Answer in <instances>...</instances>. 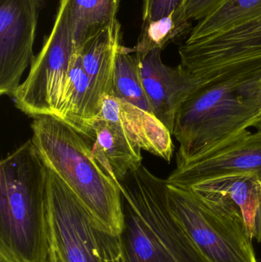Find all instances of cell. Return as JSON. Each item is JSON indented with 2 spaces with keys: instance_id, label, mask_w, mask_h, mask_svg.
Wrapping results in <instances>:
<instances>
[{
  "instance_id": "obj_18",
  "label": "cell",
  "mask_w": 261,
  "mask_h": 262,
  "mask_svg": "<svg viewBox=\"0 0 261 262\" xmlns=\"http://www.w3.org/2000/svg\"><path fill=\"white\" fill-rule=\"evenodd\" d=\"M89 95V80L79 52L74 55L67 81L58 102L55 118L84 135L85 112Z\"/></svg>"
},
{
  "instance_id": "obj_19",
  "label": "cell",
  "mask_w": 261,
  "mask_h": 262,
  "mask_svg": "<svg viewBox=\"0 0 261 262\" xmlns=\"http://www.w3.org/2000/svg\"><path fill=\"white\" fill-rule=\"evenodd\" d=\"M113 96L153 114L144 90L137 58L123 45L118 48L115 58Z\"/></svg>"
},
{
  "instance_id": "obj_7",
  "label": "cell",
  "mask_w": 261,
  "mask_h": 262,
  "mask_svg": "<svg viewBox=\"0 0 261 262\" xmlns=\"http://www.w3.org/2000/svg\"><path fill=\"white\" fill-rule=\"evenodd\" d=\"M77 51L67 15L58 6L52 32L34 58L27 78L12 94L17 108L33 118L55 117Z\"/></svg>"
},
{
  "instance_id": "obj_1",
  "label": "cell",
  "mask_w": 261,
  "mask_h": 262,
  "mask_svg": "<svg viewBox=\"0 0 261 262\" xmlns=\"http://www.w3.org/2000/svg\"><path fill=\"white\" fill-rule=\"evenodd\" d=\"M261 62L205 78L176 113L173 135L179 143L176 164L191 160L250 127L261 126Z\"/></svg>"
},
{
  "instance_id": "obj_10",
  "label": "cell",
  "mask_w": 261,
  "mask_h": 262,
  "mask_svg": "<svg viewBox=\"0 0 261 262\" xmlns=\"http://www.w3.org/2000/svg\"><path fill=\"white\" fill-rule=\"evenodd\" d=\"M234 174L254 175L261 181V129L254 134L243 131L191 160L177 163L165 181L188 188Z\"/></svg>"
},
{
  "instance_id": "obj_16",
  "label": "cell",
  "mask_w": 261,
  "mask_h": 262,
  "mask_svg": "<svg viewBox=\"0 0 261 262\" xmlns=\"http://www.w3.org/2000/svg\"><path fill=\"white\" fill-rule=\"evenodd\" d=\"M121 0H59L65 12L77 50L117 21Z\"/></svg>"
},
{
  "instance_id": "obj_25",
  "label": "cell",
  "mask_w": 261,
  "mask_h": 262,
  "mask_svg": "<svg viewBox=\"0 0 261 262\" xmlns=\"http://www.w3.org/2000/svg\"><path fill=\"white\" fill-rule=\"evenodd\" d=\"M258 90H259V100H260V105H261V78H260V81H259V88H258Z\"/></svg>"
},
{
  "instance_id": "obj_6",
  "label": "cell",
  "mask_w": 261,
  "mask_h": 262,
  "mask_svg": "<svg viewBox=\"0 0 261 262\" xmlns=\"http://www.w3.org/2000/svg\"><path fill=\"white\" fill-rule=\"evenodd\" d=\"M167 184L173 216L209 262H257L242 219L198 196L191 189Z\"/></svg>"
},
{
  "instance_id": "obj_3",
  "label": "cell",
  "mask_w": 261,
  "mask_h": 262,
  "mask_svg": "<svg viewBox=\"0 0 261 262\" xmlns=\"http://www.w3.org/2000/svg\"><path fill=\"white\" fill-rule=\"evenodd\" d=\"M31 138L45 166L82 203L96 223L113 235L124 229L121 185L93 155L88 139L52 116L34 118Z\"/></svg>"
},
{
  "instance_id": "obj_21",
  "label": "cell",
  "mask_w": 261,
  "mask_h": 262,
  "mask_svg": "<svg viewBox=\"0 0 261 262\" xmlns=\"http://www.w3.org/2000/svg\"><path fill=\"white\" fill-rule=\"evenodd\" d=\"M186 3L187 0H143V24L156 21L173 13H186Z\"/></svg>"
},
{
  "instance_id": "obj_13",
  "label": "cell",
  "mask_w": 261,
  "mask_h": 262,
  "mask_svg": "<svg viewBox=\"0 0 261 262\" xmlns=\"http://www.w3.org/2000/svg\"><path fill=\"white\" fill-rule=\"evenodd\" d=\"M98 116L119 128L141 149L171 161L175 149L173 134L153 114L109 95L103 99Z\"/></svg>"
},
{
  "instance_id": "obj_11",
  "label": "cell",
  "mask_w": 261,
  "mask_h": 262,
  "mask_svg": "<svg viewBox=\"0 0 261 262\" xmlns=\"http://www.w3.org/2000/svg\"><path fill=\"white\" fill-rule=\"evenodd\" d=\"M161 52L154 49L145 55H135L153 114L173 134L178 110L205 79L195 76L181 64L170 67L164 64Z\"/></svg>"
},
{
  "instance_id": "obj_8",
  "label": "cell",
  "mask_w": 261,
  "mask_h": 262,
  "mask_svg": "<svg viewBox=\"0 0 261 262\" xmlns=\"http://www.w3.org/2000/svg\"><path fill=\"white\" fill-rule=\"evenodd\" d=\"M180 64L195 76L208 78L244 64L261 62V17L224 33L185 41Z\"/></svg>"
},
{
  "instance_id": "obj_4",
  "label": "cell",
  "mask_w": 261,
  "mask_h": 262,
  "mask_svg": "<svg viewBox=\"0 0 261 262\" xmlns=\"http://www.w3.org/2000/svg\"><path fill=\"white\" fill-rule=\"evenodd\" d=\"M120 183L127 262H209L173 216L165 180L141 165Z\"/></svg>"
},
{
  "instance_id": "obj_2",
  "label": "cell",
  "mask_w": 261,
  "mask_h": 262,
  "mask_svg": "<svg viewBox=\"0 0 261 262\" xmlns=\"http://www.w3.org/2000/svg\"><path fill=\"white\" fill-rule=\"evenodd\" d=\"M48 170L32 140L0 163V262H48Z\"/></svg>"
},
{
  "instance_id": "obj_23",
  "label": "cell",
  "mask_w": 261,
  "mask_h": 262,
  "mask_svg": "<svg viewBox=\"0 0 261 262\" xmlns=\"http://www.w3.org/2000/svg\"><path fill=\"white\" fill-rule=\"evenodd\" d=\"M256 229H257V233H256L255 238L258 243H261V201L258 213H257V222H256Z\"/></svg>"
},
{
  "instance_id": "obj_9",
  "label": "cell",
  "mask_w": 261,
  "mask_h": 262,
  "mask_svg": "<svg viewBox=\"0 0 261 262\" xmlns=\"http://www.w3.org/2000/svg\"><path fill=\"white\" fill-rule=\"evenodd\" d=\"M46 0H0V94L12 95L34 56L40 12Z\"/></svg>"
},
{
  "instance_id": "obj_5",
  "label": "cell",
  "mask_w": 261,
  "mask_h": 262,
  "mask_svg": "<svg viewBox=\"0 0 261 262\" xmlns=\"http://www.w3.org/2000/svg\"><path fill=\"white\" fill-rule=\"evenodd\" d=\"M48 170L50 250L59 262H127L121 235L103 229L62 180Z\"/></svg>"
},
{
  "instance_id": "obj_22",
  "label": "cell",
  "mask_w": 261,
  "mask_h": 262,
  "mask_svg": "<svg viewBox=\"0 0 261 262\" xmlns=\"http://www.w3.org/2000/svg\"><path fill=\"white\" fill-rule=\"evenodd\" d=\"M225 0H187V16L190 21H200Z\"/></svg>"
},
{
  "instance_id": "obj_12",
  "label": "cell",
  "mask_w": 261,
  "mask_h": 262,
  "mask_svg": "<svg viewBox=\"0 0 261 262\" xmlns=\"http://www.w3.org/2000/svg\"><path fill=\"white\" fill-rule=\"evenodd\" d=\"M121 39V26L117 20L78 50L89 80L85 131L83 135L87 138L90 135V124L101 112L103 99L113 95L115 58Z\"/></svg>"
},
{
  "instance_id": "obj_17",
  "label": "cell",
  "mask_w": 261,
  "mask_h": 262,
  "mask_svg": "<svg viewBox=\"0 0 261 262\" xmlns=\"http://www.w3.org/2000/svg\"><path fill=\"white\" fill-rule=\"evenodd\" d=\"M261 17V0H225L198 21L186 41H196L224 33Z\"/></svg>"
},
{
  "instance_id": "obj_15",
  "label": "cell",
  "mask_w": 261,
  "mask_h": 262,
  "mask_svg": "<svg viewBox=\"0 0 261 262\" xmlns=\"http://www.w3.org/2000/svg\"><path fill=\"white\" fill-rule=\"evenodd\" d=\"M87 139L95 158L117 184L143 165L142 149L101 117H97L90 124Z\"/></svg>"
},
{
  "instance_id": "obj_14",
  "label": "cell",
  "mask_w": 261,
  "mask_h": 262,
  "mask_svg": "<svg viewBox=\"0 0 261 262\" xmlns=\"http://www.w3.org/2000/svg\"><path fill=\"white\" fill-rule=\"evenodd\" d=\"M188 188L223 212L243 220L250 236L255 238L261 201V181L258 177L249 174L224 176Z\"/></svg>"
},
{
  "instance_id": "obj_24",
  "label": "cell",
  "mask_w": 261,
  "mask_h": 262,
  "mask_svg": "<svg viewBox=\"0 0 261 262\" xmlns=\"http://www.w3.org/2000/svg\"><path fill=\"white\" fill-rule=\"evenodd\" d=\"M48 262H59L58 258H57L56 255L50 250V253H49V261Z\"/></svg>"
},
{
  "instance_id": "obj_20",
  "label": "cell",
  "mask_w": 261,
  "mask_h": 262,
  "mask_svg": "<svg viewBox=\"0 0 261 262\" xmlns=\"http://www.w3.org/2000/svg\"><path fill=\"white\" fill-rule=\"evenodd\" d=\"M190 21L185 12H179L142 24L137 43L130 51L138 55H145L154 49L162 51L185 34Z\"/></svg>"
}]
</instances>
